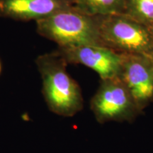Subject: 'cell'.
I'll use <instances>...</instances> for the list:
<instances>
[{
	"mask_svg": "<svg viewBox=\"0 0 153 153\" xmlns=\"http://www.w3.org/2000/svg\"><path fill=\"white\" fill-rule=\"evenodd\" d=\"M102 45L119 53L148 56L153 39L147 26L123 14L97 16Z\"/></svg>",
	"mask_w": 153,
	"mask_h": 153,
	"instance_id": "3957f363",
	"label": "cell"
},
{
	"mask_svg": "<svg viewBox=\"0 0 153 153\" xmlns=\"http://www.w3.org/2000/svg\"><path fill=\"white\" fill-rule=\"evenodd\" d=\"M90 108L101 124L111 121L131 123L142 114L119 77L101 79L91 99Z\"/></svg>",
	"mask_w": 153,
	"mask_h": 153,
	"instance_id": "277c9868",
	"label": "cell"
},
{
	"mask_svg": "<svg viewBox=\"0 0 153 153\" xmlns=\"http://www.w3.org/2000/svg\"><path fill=\"white\" fill-rule=\"evenodd\" d=\"M123 82L141 112L153 102V73L147 55L121 53Z\"/></svg>",
	"mask_w": 153,
	"mask_h": 153,
	"instance_id": "8992f818",
	"label": "cell"
},
{
	"mask_svg": "<svg viewBox=\"0 0 153 153\" xmlns=\"http://www.w3.org/2000/svg\"><path fill=\"white\" fill-rule=\"evenodd\" d=\"M57 54L69 64L85 65L97 72L101 79L118 77L121 70L122 55L101 45L58 47Z\"/></svg>",
	"mask_w": 153,
	"mask_h": 153,
	"instance_id": "5b68a950",
	"label": "cell"
},
{
	"mask_svg": "<svg viewBox=\"0 0 153 153\" xmlns=\"http://www.w3.org/2000/svg\"><path fill=\"white\" fill-rule=\"evenodd\" d=\"M71 6L70 0H0V16L37 22Z\"/></svg>",
	"mask_w": 153,
	"mask_h": 153,
	"instance_id": "52a82bcc",
	"label": "cell"
},
{
	"mask_svg": "<svg viewBox=\"0 0 153 153\" xmlns=\"http://www.w3.org/2000/svg\"><path fill=\"white\" fill-rule=\"evenodd\" d=\"M78 10L90 16L123 14L127 0H70Z\"/></svg>",
	"mask_w": 153,
	"mask_h": 153,
	"instance_id": "ba28073f",
	"label": "cell"
},
{
	"mask_svg": "<svg viewBox=\"0 0 153 153\" xmlns=\"http://www.w3.org/2000/svg\"><path fill=\"white\" fill-rule=\"evenodd\" d=\"M43 81V94L49 109L65 117L73 116L83 108L78 83L67 72L68 63L56 51L39 55L36 60Z\"/></svg>",
	"mask_w": 153,
	"mask_h": 153,
	"instance_id": "6da1fadb",
	"label": "cell"
},
{
	"mask_svg": "<svg viewBox=\"0 0 153 153\" xmlns=\"http://www.w3.org/2000/svg\"><path fill=\"white\" fill-rule=\"evenodd\" d=\"M147 28H148L149 32H150V35H151V36H152V39H153V23H152V24H150V26H148V27H147Z\"/></svg>",
	"mask_w": 153,
	"mask_h": 153,
	"instance_id": "8fae6325",
	"label": "cell"
},
{
	"mask_svg": "<svg viewBox=\"0 0 153 153\" xmlns=\"http://www.w3.org/2000/svg\"><path fill=\"white\" fill-rule=\"evenodd\" d=\"M123 14L148 27L153 23V0H127Z\"/></svg>",
	"mask_w": 153,
	"mask_h": 153,
	"instance_id": "9c48e42d",
	"label": "cell"
},
{
	"mask_svg": "<svg viewBox=\"0 0 153 153\" xmlns=\"http://www.w3.org/2000/svg\"><path fill=\"white\" fill-rule=\"evenodd\" d=\"M39 35L58 47L101 45L97 16H90L73 6L36 22Z\"/></svg>",
	"mask_w": 153,
	"mask_h": 153,
	"instance_id": "7a4b0ae2",
	"label": "cell"
},
{
	"mask_svg": "<svg viewBox=\"0 0 153 153\" xmlns=\"http://www.w3.org/2000/svg\"><path fill=\"white\" fill-rule=\"evenodd\" d=\"M1 62H0V74H1Z\"/></svg>",
	"mask_w": 153,
	"mask_h": 153,
	"instance_id": "7c38bea8",
	"label": "cell"
},
{
	"mask_svg": "<svg viewBox=\"0 0 153 153\" xmlns=\"http://www.w3.org/2000/svg\"><path fill=\"white\" fill-rule=\"evenodd\" d=\"M148 58H149V60H150V65H151V68H152V73H153V52L151 53L150 55H148Z\"/></svg>",
	"mask_w": 153,
	"mask_h": 153,
	"instance_id": "30bf717a",
	"label": "cell"
}]
</instances>
